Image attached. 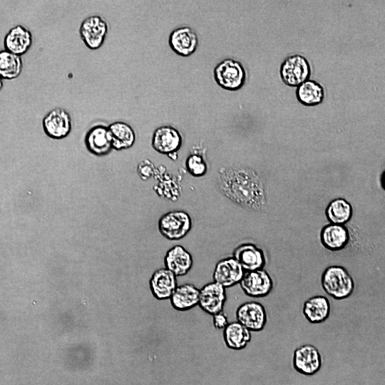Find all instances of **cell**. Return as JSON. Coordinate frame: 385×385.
I'll list each match as a JSON object with an SVG mask.
<instances>
[{
  "label": "cell",
  "instance_id": "27",
  "mask_svg": "<svg viewBox=\"0 0 385 385\" xmlns=\"http://www.w3.org/2000/svg\"><path fill=\"white\" fill-rule=\"evenodd\" d=\"M326 214L332 224L342 225L351 217L352 207L346 200L337 198L329 203Z\"/></svg>",
  "mask_w": 385,
  "mask_h": 385
},
{
  "label": "cell",
  "instance_id": "13",
  "mask_svg": "<svg viewBox=\"0 0 385 385\" xmlns=\"http://www.w3.org/2000/svg\"><path fill=\"white\" fill-rule=\"evenodd\" d=\"M168 43L170 48L176 54L188 56L197 49L198 37L193 29L185 26L175 29L170 33Z\"/></svg>",
  "mask_w": 385,
  "mask_h": 385
},
{
  "label": "cell",
  "instance_id": "9",
  "mask_svg": "<svg viewBox=\"0 0 385 385\" xmlns=\"http://www.w3.org/2000/svg\"><path fill=\"white\" fill-rule=\"evenodd\" d=\"M226 301V288L217 282L207 283L200 289L198 307L209 315L222 312Z\"/></svg>",
  "mask_w": 385,
  "mask_h": 385
},
{
  "label": "cell",
  "instance_id": "14",
  "mask_svg": "<svg viewBox=\"0 0 385 385\" xmlns=\"http://www.w3.org/2000/svg\"><path fill=\"white\" fill-rule=\"evenodd\" d=\"M182 144V137L175 128L165 125L158 128L153 133L152 147L161 153L168 155L177 153Z\"/></svg>",
  "mask_w": 385,
  "mask_h": 385
},
{
  "label": "cell",
  "instance_id": "18",
  "mask_svg": "<svg viewBox=\"0 0 385 385\" xmlns=\"http://www.w3.org/2000/svg\"><path fill=\"white\" fill-rule=\"evenodd\" d=\"M232 257L246 272L263 269L266 262L263 251L250 243L242 244L236 247Z\"/></svg>",
  "mask_w": 385,
  "mask_h": 385
},
{
  "label": "cell",
  "instance_id": "6",
  "mask_svg": "<svg viewBox=\"0 0 385 385\" xmlns=\"http://www.w3.org/2000/svg\"><path fill=\"white\" fill-rule=\"evenodd\" d=\"M282 81L291 87H297L309 80L311 68L307 58L302 55L294 54L284 59L280 66Z\"/></svg>",
  "mask_w": 385,
  "mask_h": 385
},
{
  "label": "cell",
  "instance_id": "19",
  "mask_svg": "<svg viewBox=\"0 0 385 385\" xmlns=\"http://www.w3.org/2000/svg\"><path fill=\"white\" fill-rule=\"evenodd\" d=\"M164 264L165 268L177 277H182L191 270L193 260L192 255L185 247L175 245L166 252Z\"/></svg>",
  "mask_w": 385,
  "mask_h": 385
},
{
  "label": "cell",
  "instance_id": "10",
  "mask_svg": "<svg viewBox=\"0 0 385 385\" xmlns=\"http://www.w3.org/2000/svg\"><path fill=\"white\" fill-rule=\"evenodd\" d=\"M239 284L247 296L262 298L271 292L273 281L267 272L261 269L245 272Z\"/></svg>",
  "mask_w": 385,
  "mask_h": 385
},
{
  "label": "cell",
  "instance_id": "26",
  "mask_svg": "<svg viewBox=\"0 0 385 385\" xmlns=\"http://www.w3.org/2000/svg\"><path fill=\"white\" fill-rule=\"evenodd\" d=\"M23 62L21 56L6 50L0 51V76L2 79L13 80L21 73Z\"/></svg>",
  "mask_w": 385,
  "mask_h": 385
},
{
  "label": "cell",
  "instance_id": "23",
  "mask_svg": "<svg viewBox=\"0 0 385 385\" xmlns=\"http://www.w3.org/2000/svg\"><path fill=\"white\" fill-rule=\"evenodd\" d=\"M320 236L324 247L333 252L344 249L349 239L347 228L344 225L336 224H329L324 227Z\"/></svg>",
  "mask_w": 385,
  "mask_h": 385
},
{
  "label": "cell",
  "instance_id": "1",
  "mask_svg": "<svg viewBox=\"0 0 385 385\" xmlns=\"http://www.w3.org/2000/svg\"><path fill=\"white\" fill-rule=\"evenodd\" d=\"M218 186L225 196L241 207L258 209L265 203L262 183L251 169L222 170L218 175Z\"/></svg>",
  "mask_w": 385,
  "mask_h": 385
},
{
  "label": "cell",
  "instance_id": "3",
  "mask_svg": "<svg viewBox=\"0 0 385 385\" xmlns=\"http://www.w3.org/2000/svg\"><path fill=\"white\" fill-rule=\"evenodd\" d=\"M216 83L222 88L236 91L245 84L246 73L242 63L234 59H225L214 69Z\"/></svg>",
  "mask_w": 385,
  "mask_h": 385
},
{
  "label": "cell",
  "instance_id": "12",
  "mask_svg": "<svg viewBox=\"0 0 385 385\" xmlns=\"http://www.w3.org/2000/svg\"><path fill=\"white\" fill-rule=\"evenodd\" d=\"M245 272L244 269L233 257H227L216 264L212 278L214 282L227 289L240 284Z\"/></svg>",
  "mask_w": 385,
  "mask_h": 385
},
{
  "label": "cell",
  "instance_id": "22",
  "mask_svg": "<svg viewBox=\"0 0 385 385\" xmlns=\"http://www.w3.org/2000/svg\"><path fill=\"white\" fill-rule=\"evenodd\" d=\"M222 334L226 346L232 350L245 348L252 339V332L237 321L230 322Z\"/></svg>",
  "mask_w": 385,
  "mask_h": 385
},
{
  "label": "cell",
  "instance_id": "8",
  "mask_svg": "<svg viewBox=\"0 0 385 385\" xmlns=\"http://www.w3.org/2000/svg\"><path fill=\"white\" fill-rule=\"evenodd\" d=\"M236 321L250 332L262 331L267 322L265 307L257 301H248L240 304L235 312Z\"/></svg>",
  "mask_w": 385,
  "mask_h": 385
},
{
  "label": "cell",
  "instance_id": "24",
  "mask_svg": "<svg viewBox=\"0 0 385 385\" xmlns=\"http://www.w3.org/2000/svg\"><path fill=\"white\" fill-rule=\"evenodd\" d=\"M108 127L112 139L113 149L115 150L128 149L135 143V133L128 123L116 121Z\"/></svg>",
  "mask_w": 385,
  "mask_h": 385
},
{
  "label": "cell",
  "instance_id": "20",
  "mask_svg": "<svg viewBox=\"0 0 385 385\" xmlns=\"http://www.w3.org/2000/svg\"><path fill=\"white\" fill-rule=\"evenodd\" d=\"M200 289L185 283L178 285L170 299L172 307L178 312H187L198 305Z\"/></svg>",
  "mask_w": 385,
  "mask_h": 385
},
{
  "label": "cell",
  "instance_id": "28",
  "mask_svg": "<svg viewBox=\"0 0 385 385\" xmlns=\"http://www.w3.org/2000/svg\"><path fill=\"white\" fill-rule=\"evenodd\" d=\"M188 173L195 177L202 176L206 173L207 165L203 158L197 154H191L185 161Z\"/></svg>",
  "mask_w": 385,
  "mask_h": 385
},
{
  "label": "cell",
  "instance_id": "4",
  "mask_svg": "<svg viewBox=\"0 0 385 385\" xmlns=\"http://www.w3.org/2000/svg\"><path fill=\"white\" fill-rule=\"evenodd\" d=\"M191 228V217L188 213L183 210L168 212L158 220L159 232L164 237L170 240L183 239Z\"/></svg>",
  "mask_w": 385,
  "mask_h": 385
},
{
  "label": "cell",
  "instance_id": "11",
  "mask_svg": "<svg viewBox=\"0 0 385 385\" xmlns=\"http://www.w3.org/2000/svg\"><path fill=\"white\" fill-rule=\"evenodd\" d=\"M294 369L304 376H313L322 366V356L319 349L312 344L297 347L293 354Z\"/></svg>",
  "mask_w": 385,
  "mask_h": 385
},
{
  "label": "cell",
  "instance_id": "17",
  "mask_svg": "<svg viewBox=\"0 0 385 385\" xmlns=\"http://www.w3.org/2000/svg\"><path fill=\"white\" fill-rule=\"evenodd\" d=\"M32 43L31 32L22 25L12 27L4 38V50L20 56L30 49Z\"/></svg>",
  "mask_w": 385,
  "mask_h": 385
},
{
  "label": "cell",
  "instance_id": "25",
  "mask_svg": "<svg viewBox=\"0 0 385 385\" xmlns=\"http://www.w3.org/2000/svg\"><path fill=\"white\" fill-rule=\"evenodd\" d=\"M296 96L302 105L314 106L323 101L324 90L318 82L314 80H307L297 86Z\"/></svg>",
  "mask_w": 385,
  "mask_h": 385
},
{
  "label": "cell",
  "instance_id": "5",
  "mask_svg": "<svg viewBox=\"0 0 385 385\" xmlns=\"http://www.w3.org/2000/svg\"><path fill=\"white\" fill-rule=\"evenodd\" d=\"M108 32L106 20L100 15H91L81 24L79 34L86 46L91 50H97L104 43Z\"/></svg>",
  "mask_w": 385,
  "mask_h": 385
},
{
  "label": "cell",
  "instance_id": "30",
  "mask_svg": "<svg viewBox=\"0 0 385 385\" xmlns=\"http://www.w3.org/2000/svg\"><path fill=\"white\" fill-rule=\"evenodd\" d=\"M138 173L139 174H151L153 172V164L149 160H145L141 162L138 165Z\"/></svg>",
  "mask_w": 385,
  "mask_h": 385
},
{
  "label": "cell",
  "instance_id": "2",
  "mask_svg": "<svg viewBox=\"0 0 385 385\" xmlns=\"http://www.w3.org/2000/svg\"><path fill=\"white\" fill-rule=\"evenodd\" d=\"M321 282L326 294L337 300L349 297L354 288L352 277L341 266L327 267L322 274Z\"/></svg>",
  "mask_w": 385,
  "mask_h": 385
},
{
  "label": "cell",
  "instance_id": "21",
  "mask_svg": "<svg viewBox=\"0 0 385 385\" xmlns=\"http://www.w3.org/2000/svg\"><path fill=\"white\" fill-rule=\"evenodd\" d=\"M329 299L322 295L309 298L303 304L302 313L309 322L319 324L324 322L330 315Z\"/></svg>",
  "mask_w": 385,
  "mask_h": 385
},
{
  "label": "cell",
  "instance_id": "7",
  "mask_svg": "<svg viewBox=\"0 0 385 385\" xmlns=\"http://www.w3.org/2000/svg\"><path fill=\"white\" fill-rule=\"evenodd\" d=\"M42 126L44 133L52 139L67 137L72 129V118L69 112L63 108H53L43 117Z\"/></svg>",
  "mask_w": 385,
  "mask_h": 385
},
{
  "label": "cell",
  "instance_id": "16",
  "mask_svg": "<svg viewBox=\"0 0 385 385\" xmlns=\"http://www.w3.org/2000/svg\"><path fill=\"white\" fill-rule=\"evenodd\" d=\"M178 286L177 276L165 267L155 270L150 279L151 292L158 300L170 299Z\"/></svg>",
  "mask_w": 385,
  "mask_h": 385
},
{
  "label": "cell",
  "instance_id": "29",
  "mask_svg": "<svg viewBox=\"0 0 385 385\" xmlns=\"http://www.w3.org/2000/svg\"><path fill=\"white\" fill-rule=\"evenodd\" d=\"M230 322L223 311L212 316V324L217 330H224Z\"/></svg>",
  "mask_w": 385,
  "mask_h": 385
},
{
  "label": "cell",
  "instance_id": "31",
  "mask_svg": "<svg viewBox=\"0 0 385 385\" xmlns=\"http://www.w3.org/2000/svg\"><path fill=\"white\" fill-rule=\"evenodd\" d=\"M381 184L383 189L385 190V170L381 175Z\"/></svg>",
  "mask_w": 385,
  "mask_h": 385
},
{
  "label": "cell",
  "instance_id": "15",
  "mask_svg": "<svg viewBox=\"0 0 385 385\" xmlns=\"http://www.w3.org/2000/svg\"><path fill=\"white\" fill-rule=\"evenodd\" d=\"M87 150L96 156H104L113 150L112 139L108 126L97 125L88 130L85 136Z\"/></svg>",
  "mask_w": 385,
  "mask_h": 385
}]
</instances>
